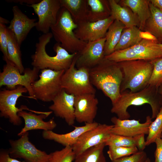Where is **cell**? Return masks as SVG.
<instances>
[{
	"instance_id": "6da1fadb",
	"label": "cell",
	"mask_w": 162,
	"mask_h": 162,
	"mask_svg": "<svg viewBox=\"0 0 162 162\" xmlns=\"http://www.w3.org/2000/svg\"><path fill=\"white\" fill-rule=\"evenodd\" d=\"M158 88L148 85L143 89L136 92L124 91L121 93L116 102L112 104L111 112L116 114L120 119H127L130 117L127 111L129 106L148 104L152 110L151 118H155L162 106V95L159 94Z\"/></svg>"
},
{
	"instance_id": "7a4b0ae2",
	"label": "cell",
	"mask_w": 162,
	"mask_h": 162,
	"mask_svg": "<svg viewBox=\"0 0 162 162\" xmlns=\"http://www.w3.org/2000/svg\"><path fill=\"white\" fill-rule=\"evenodd\" d=\"M90 81L115 103L120 96L123 75L118 63L105 58L98 65L89 69Z\"/></svg>"
},
{
	"instance_id": "3957f363",
	"label": "cell",
	"mask_w": 162,
	"mask_h": 162,
	"mask_svg": "<svg viewBox=\"0 0 162 162\" xmlns=\"http://www.w3.org/2000/svg\"><path fill=\"white\" fill-rule=\"evenodd\" d=\"M52 37L51 32L43 34L39 37L35 45V52L31 56V64L34 67L41 70L48 69L56 71L65 70L70 67L78 53H70L56 43L53 47L56 55L49 56L46 51V47Z\"/></svg>"
},
{
	"instance_id": "277c9868",
	"label": "cell",
	"mask_w": 162,
	"mask_h": 162,
	"mask_svg": "<svg viewBox=\"0 0 162 162\" xmlns=\"http://www.w3.org/2000/svg\"><path fill=\"white\" fill-rule=\"evenodd\" d=\"M118 63L123 75L120 93L128 89L130 92H136L148 85L153 69L152 61L138 60Z\"/></svg>"
},
{
	"instance_id": "5b68a950",
	"label": "cell",
	"mask_w": 162,
	"mask_h": 162,
	"mask_svg": "<svg viewBox=\"0 0 162 162\" xmlns=\"http://www.w3.org/2000/svg\"><path fill=\"white\" fill-rule=\"evenodd\" d=\"M77 26L68 10L61 8L56 22L50 28L57 43L71 53L80 52L87 44L75 36L74 31Z\"/></svg>"
},
{
	"instance_id": "8992f818",
	"label": "cell",
	"mask_w": 162,
	"mask_h": 162,
	"mask_svg": "<svg viewBox=\"0 0 162 162\" xmlns=\"http://www.w3.org/2000/svg\"><path fill=\"white\" fill-rule=\"evenodd\" d=\"M77 54L62 76V88L67 93L75 96L85 94H95L96 89L90 79L89 69L76 67Z\"/></svg>"
},
{
	"instance_id": "52a82bcc",
	"label": "cell",
	"mask_w": 162,
	"mask_h": 162,
	"mask_svg": "<svg viewBox=\"0 0 162 162\" xmlns=\"http://www.w3.org/2000/svg\"><path fill=\"white\" fill-rule=\"evenodd\" d=\"M65 71L48 69L41 70L39 79L32 85L35 99L45 102L52 101L63 89L62 78Z\"/></svg>"
},
{
	"instance_id": "ba28073f",
	"label": "cell",
	"mask_w": 162,
	"mask_h": 162,
	"mask_svg": "<svg viewBox=\"0 0 162 162\" xmlns=\"http://www.w3.org/2000/svg\"><path fill=\"white\" fill-rule=\"evenodd\" d=\"M40 70L34 67L32 69L26 68L22 74L10 62L7 63L0 73V87L5 86L8 89H13L22 86L27 89L29 97L35 99L32 85L37 80Z\"/></svg>"
},
{
	"instance_id": "9c48e42d",
	"label": "cell",
	"mask_w": 162,
	"mask_h": 162,
	"mask_svg": "<svg viewBox=\"0 0 162 162\" xmlns=\"http://www.w3.org/2000/svg\"><path fill=\"white\" fill-rule=\"evenodd\" d=\"M28 92L23 86H19L13 89H3L0 91V116L8 119L9 122L15 126H20L22 122V119L18 115V112L26 110L34 112L27 107L22 105L20 108L16 106L18 99L22 94Z\"/></svg>"
},
{
	"instance_id": "30bf717a",
	"label": "cell",
	"mask_w": 162,
	"mask_h": 162,
	"mask_svg": "<svg viewBox=\"0 0 162 162\" xmlns=\"http://www.w3.org/2000/svg\"><path fill=\"white\" fill-rule=\"evenodd\" d=\"M27 132L18 139L9 140L10 147L8 149L12 158L23 159L25 162H47L49 154L35 146L29 139Z\"/></svg>"
},
{
	"instance_id": "8fae6325",
	"label": "cell",
	"mask_w": 162,
	"mask_h": 162,
	"mask_svg": "<svg viewBox=\"0 0 162 162\" xmlns=\"http://www.w3.org/2000/svg\"><path fill=\"white\" fill-rule=\"evenodd\" d=\"M33 8L38 17L37 30L46 34L56 22L61 8L60 0H41L39 2L27 5Z\"/></svg>"
},
{
	"instance_id": "7c38bea8",
	"label": "cell",
	"mask_w": 162,
	"mask_h": 162,
	"mask_svg": "<svg viewBox=\"0 0 162 162\" xmlns=\"http://www.w3.org/2000/svg\"><path fill=\"white\" fill-rule=\"evenodd\" d=\"M113 125L99 124L82 134L72 146L76 156L86 150L102 143L108 138Z\"/></svg>"
},
{
	"instance_id": "4fadbf2b",
	"label": "cell",
	"mask_w": 162,
	"mask_h": 162,
	"mask_svg": "<svg viewBox=\"0 0 162 162\" xmlns=\"http://www.w3.org/2000/svg\"><path fill=\"white\" fill-rule=\"evenodd\" d=\"M106 37L87 42L85 47L78 53L75 66L77 68H85L89 69L99 64L104 59Z\"/></svg>"
},
{
	"instance_id": "5bb4252c",
	"label": "cell",
	"mask_w": 162,
	"mask_h": 162,
	"mask_svg": "<svg viewBox=\"0 0 162 162\" xmlns=\"http://www.w3.org/2000/svg\"><path fill=\"white\" fill-rule=\"evenodd\" d=\"M114 20L110 16L108 18L95 22L86 21L78 24L74 32L76 37L86 42L104 38L108 29Z\"/></svg>"
},
{
	"instance_id": "9a60e30c",
	"label": "cell",
	"mask_w": 162,
	"mask_h": 162,
	"mask_svg": "<svg viewBox=\"0 0 162 162\" xmlns=\"http://www.w3.org/2000/svg\"><path fill=\"white\" fill-rule=\"evenodd\" d=\"M98 102L95 94H85L75 96V120L79 123L93 122L97 115Z\"/></svg>"
},
{
	"instance_id": "2e32d148",
	"label": "cell",
	"mask_w": 162,
	"mask_h": 162,
	"mask_svg": "<svg viewBox=\"0 0 162 162\" xmlns=\"http://www.w3.org/2000/svg\"><path fill=\"white\" fill-rule=\"evenodd\" d=\"M152 118L149 116L146 117L143 123L135 119L122 120L114 116L111 119L113 126L111 133L126 136L133 137L141 134H148L149 128L152 122Z\"/></svg>"
},
{
	"instance_id": "e0dca14e",
	"label": "cell",
	"mask_w": 162,
	"mask_h": 162,
	"mask_svg": "<svg viewBox=\"0 0 162 162\" xmlns=\"http://www.w3.org/2000/svg\"><path fill=\"white\" fill-rule=\"evenodd\" d=\"M74 98V95L67 93L62 89L49 107L56 116L64 119L69 126L73 125L75 120Z\"/></svg>"
},
{
	"instance_id": "ac0fdd59",
	"label": "cell",
	"mask_w": 162,
	"mask_h": 162,
	"mask_svg": "<svg viewBox=\"0 0 162 162\" xmlns=\"http://www.w3.org/2000/svg\"><path fill=\"white\" fill-rule=\"evenodd\" d=\"M12 11L13 17L7 28L14 34L20 47L31 30L36 27V19L28 17L17 5L13 7Z\"/></svg>"
},
{
	"instance_id": "d6986e66",
	"label": "cell",
	"mask_w": 162,
	"mask_h": 162,
	"mask_svg": "<svg viewBox=\"0 0 162 162\" xmlns=\"http://www.w3.org/2000/svg\"><path fill=\"white\" fill-rule=\"evenodd\" d=\"M52 112L51 111L37 115L31 111L27 112L23 110L19 111L18 115L23 118L25 124L24 127L18 134V136H21L25 133L32 130H52L57 126V124L53 118L46 122L44 121V119L48 117Z\"/></svg>"
},
{
	"instance_id": "ffe728a7",
	"label": "cell",
	"mask_w": 162,
	"mask_h": 162,
	"mask_svg": "<svg viewBox=\"0 0 162 162\" xmlns=\"http://www.w3.org/2000/svg\"><path fill=\"white\" fill-rule=\"evenodd\" d=\"M99 124L94 122L91 123L85 124L82 126H74V129L73 130L65 134H57L52 130H43L42 136L45 140L54 141L64 146L72 147L76 143L82 134L95 127Z\"/></svg>"
},
{
	"instance_id": "44dd1931",
	"label": "cell",
	"mask_w": 162,
	"mask_h": 162,
	"mask_svg": "<svg viewBox=\"0 0 162 162\" xmlns=\"http://www.w3.org/2000/svg\"><path fill=\"white\" fill-rule=\"evenodd\" d=\"M131 47L137 60L152 61L162 57V48L156 41L143 39Z\"/></svg>"
},
{
	"instance_id": "7402d4cb",
	"label": "cell",
	"mask_w": 162,
	"mask_h": 162,
	"mask_svg": "<svg viewBox=\"0 0 162 162\" xmlns=\"http://www.w3.org/2000/svg\"><path fill=\"white\" fill-rule=\"evenodd\" d=\"M111 10V16L115 20L123 23L126 28L136 26L140 23L137 17L127 8L122 6L115 0H108Z\"/></svg>"
},
{
	"instance_id": "603a6c76",
	"label": "cell",
	"mask_w": 162,
	"mask_h": 162,
	"mask_svg": "<svg viewBox=\"0 0 162 162\" xmlns=\"http://www.w3.org/2000/svg\"><path fill=\"white\" fill-rule=\"evenodd\" d=\"M60 2L61 8L68 10L76 24L88 21L87 0H60Z\"/></svg>"
},
{
	"instance_id": "cb8c5ba5",
	"label": "cell",
	"mask_w": 162,
	"mask_h": 162,
	"mask_svg": "<svg viewBox=\"0 0 162 162\" xmlns=\"http://www.w3.org/2000/svg\"><path fill=\"white\" fill-rule=\"evenodd\" d=\"M150 0H123L121 3L129 7L137 17L139 20V28L143 31L146 22L151 15L149 8Z\"/></svg>"
},
{
	"instance_id": "d4e9b609",
	"label": "cell",
	"mask_w": 162,
	"mask_h": 162,
	"mask_svg": "<svg viewBox=\"0 0 162 162\" xmlns=\"http://www.w3.org/2000/svg\"><path fill=\"white\" fill-rule=\"evenodd\" d=\"M150 17L146 22L143 31L154 36L158 44H162V10L154 6L150 2Z\"/></svg>"
},
{
	"instance_id": "484cf974",
	"label": "cell",
	"mask_w": 162,
	"mask_h": 162,
	"mask_svg": "<svg viewBox=\"0 0 162 162\" xmlns=\"http://www.w3.org/2000/svg\"><path fill=\"white\" fill-rule=\"evenodd\" d=\"M88 7L87 20L95 22L105 19L111 16L108 1L87 0Z\"/></svg>"
},
{
	"instance_id": "4316f807",
	"label": "cell",
	"mask_w": 162,
	"mask_h": 162,
	"mask_svg": "<svg viewBox=\"0 0 162 162\" xmlns=\"http://www.w3.org/2000/svg\"><path fill=\"white\" fill-rule=\"evenodd\" d=\"M125 28L123 23L116 20H115L110 26L105 35V56L110 55L115 51V48L119 41L122 31Z\"/></svg>"
},
{
	"instance_id": "83f0119b",
	"label": "cell",
	"mask_w": 162,
	"mask_h": 162,
	"mask_svg": "<svg viewBox=\"0 0 162 162\" xmlns=\"http://www.w3.org/2000/svg\"><path fill=\"white\" fill-rule=\"evenodd\" d=\"M141 32L136 26L125 28L122 31L115 51L126 49L137 44L143 39L141 36Z\"/></svg>"
},
{
	"instance_id": "f1b7e54d",
	"label": "cell",
	"mask_w": 162,
	"mask_h": 162,
	"mask_svg": "<svg viewBox=\"0 0 162 162\" xmlns=\"http://www.w3.org/2000/svg\"><path fill=\"white\" fill-rule=\"evenodd\" d=\"M7 32V50L9 60L16 67L21 74H22L25 69L22 62L20 47L14 34L8 28Z\"/></svg>"
},
{
	"instance_id": "f546056e",
	"label": "cell",
	"mask_w": 162,
	"mask_h": 162,
	"mask_svg": "<svg viewBox=\"0 0 162 162\" xmlns=\"http://www.w3.org/2000/svg\"><path fill=\"white\" fill-rule=\"evenodd\" d=\"M105 146L102 143L86 150L76 156L74 162H106L104 153Z\"/></svg>"
},
{
	"instance_id": "4dcf8cb0",
	"label": "cell",
	"mask_w": 162,
	"mask_h": 162,
	"mask_svg": "<svg viewBox=\"0 0 162 162\" xmlns=\"http://www.w3.org/2000/svg\"><path fill=\"white\" fill-rule=\"evenodd\" d=\"M162 134V106L155 120L150 125L146 142V146L154 142Z\"/></svg>"
},
{
	"instance_id": "1f68e13d",
	"label": "cell",
	"mask_w": 162,
	"mask_h": 162,
	"mask_svg": "<svg viewBox=\"0 0 162 162\" xmlns=\"http://www.w3.org/2000/svg\"><path fill=\"white\" fill-rule=\"evenodd\" d=\"M47 162H73L76 155L71 146H64L62 149L50 153Z\"/></svg>"
},
{
	"instance_id": "d6a6232c",
	"label": "cell",
	"mask_w": 162,
	"mask_h": 162,
	"mask_svg": "<svg viewBox=\"0 0 162 162\" xmlns=\"http://www.w3.org/2000/svg\"><path fill=\"white\" fill-rule=\"evenodd\" d=\"M109 147L136 146L134 137H129L111 133L105 142Z\"/></svg>"
},
{
	"instance_id": "836d02e7",
	"label": "cell",
	"mask_w": 162,
	"mask_h": 162,
	"mask_svg": "<svg viewBox=\"0 0 162 162\" xmlns=\"http://www.w3.org/2000/svg\"><path fill=\"white\" fill-rule=\"evenodd\" d=\"M138 151L136 146L109 147L107 153L112 161L130 156Z\"/></svg>"
},
{
	"instance_id": "e575fe53",
	"label": "cell",
	"mask_w": 162,
	"mask_h": 162,
	"mask_svg": "<svg viewBox=\"0 0 162 162\" xmlns=\"http://www.w3.org/2000/svg\"><path fill=\"white\" fill-rule=\"evenodd\" d=\"M152 61L153 69L148 85L158 88L162 84V57Z\"/></svg>"
},
{
	"instance_id": "d590c367",
	"label": "cell",
	"mask_w": 162,
	"mask_h": 162,
	"mask_svg": "<svg viewBox=\"0 0 162 162\" xmlns=\"http://www.w3.org/2000/svg\"><path fill=\"white\" fill-rule=\"evenodd\" d=\"M7 30L5 24L0 23V50L3 54V59L6 63L10 62L7 50Z\"/></svg>"
},
{
	"instance_id": "8d00e7d4",
	"label": "cell",
	"mask_w": 162,
	"mask_h": 162,
	"mask_svg": "<svg viewBox=\"0 0 162 162\" xmlns=\"http://www.w3.org/2000/svg\"><path fill=\"white\" fill-rule=\"evenodd\" d=\"M147 158L146 153L145 152L138 151L130 156L112 161L111 162H144Z\"/></svg>"
},
{
	"instance_id": "74e56055",
	"label": "cell",
	"mask_w": 162,
	"mask_h": 162,
	"mask_svg": "<svg viewBox=\"0 0 162 162\" xmlns=\"http://www.w3.org/2000/svg\"><path fill=\"white\" fill-rule=\"evenodd\" d=\"M156 147L154 153V162H162V134L155 140Z\"/></svg>"
},
{
	"instance_id": "f35d334b",
	"label": "cell",
	"mask_w": 162,
	"mask_h": 162,
	"mask_svg": "<svg viewBox=\"0 0 162 162\" xmlns=\"http://www.w3.org/2000/svg\"><path fill=\"white\" fill-rule=\"evenodd\" d=\"M0 162H25L21 161L16 159L11 158L8 149L1 148L0 150Z\"/></svg>"
},
{
	"instance_id": "ab89813d",
	"label": "cell",
	"mask_w": 162,
	"mask_h": 162,
	"mask_svg": "<svg viewBox=\"0 0 162 162\" xmlns=\"http://www.w3.org/2000/svg\"><path fill=\"white\" fill-rule=\"evenodd\" d=\"M144 134H141L133 137L135 142L136 146L139 151H144L146 146Z\"/></svg>"
},
{
	"instance_id": "60d3db41",
	"label": "cell",
	"mask_w": 162,
	"mask_h": 162,
	"mask_svg": "<svg viewBox=\"0 0 162 162\" xmlns=\"http://www.w3.org/2000/svg\"><path fill=\"white\" fill-rule=\"evenodd\" d=\"M41 0H7L8 2L14 3L21 4H26L27 5H32L38 3Z\"/></svg>"
},
{
	"instance_id": "b9f144b4",
	"label": "cell",
	"mask_w": 162,
	"mask_h": 162,
	"mask_svg": "<svg viewBox=\"0 0 162 162\" xmlns=\"http://www.w3.org/2000/svg\"><path fill=\"white\" fill-rule=\"evenodd\" d=\"M141 36L143 39L152 40L156 41L158 43L156 38L150 33L148 32L142 31Z\"/></svg>"
},
{
	"instance_id": "7bdbcfd3",
	"label": "cell",
	"mask_w": 162,
	"mask_h": 162,
	"mask_svg": "<svg viewBox=\"0 0 162 162\" xmlns=\"http://www.w3.org/2000/svg\"><path fill=\"white\" fill-rule=\"evenodd\" d=\"M150 2L156 7L162 10V0H151Z\"/></svg>"
},
{
	"instance_id": "ee69618b",
	"label": "cell",
	"mask_w": 162,
	"mask_h": 162,
	"mask_svg": "<svg viewBox=\"0 0 162 162\" xmlns=\"http://www.w3.org/2000/svg\"><path fill=\"white\" fill-rule=\"evenodd\" d=\"M0 23L5 24L10 23V22L7 19L1 16L0 17Z\"/></svg>"
},
{
	"instance_id": "f6af8a7d",
	"label": "cell",
	"mask_w": 162,
	"mask_h": 162,
	"mask_svg": "<svg viewBox=\"0 0 162 162\" xmlns=\"http://www.w3.org/2000/svg\"><path fill=\"white\" fill-rule=\"evenodd\" d=\"M158 90L159 94L162 95V84L159 87Z\"/></svg>"
},
{
	"instance_id": "bcb514c9",
	"label": "cell",
	"mask_w": 162,
	"mask_h": 162,
	"mask_svg": "<svg viewBox=\"0 0 162 162\" xmlns=\"http://www.w3.org/2000/svg\"><path fill=\"white\" fill-rule=\"evenodd\" d=\"M144 162H152L150 160L149 158H146V160H145Z\"/></svg>"
},
{
	"instance_id": "7dc6e473",
	"label": "cell",
	"mask_w": 162,
	"mask_h": 162,
	"mask_svg": "<svg viewBox=\"0 0 162 162\" xmlns=\"http://www.w3.org/2000/svg\"><path fill=\"white\" fill-rule=\"evenodd\" d=\"M158 45L162 48V44L158 43Z\"/></svg>"
},
{
	"instance_id": "c3c4849f",
	"label": "cell",
	"mask_w": 162,
	"mask_h": 162,
	"mask_svg": "<svg viewBox=\"0 0 162 162\" xmlns=\"http://www.w3.org/2000/svg\"><path fill=\"white\" fill-rule=\"evenodd\" d=\"M161 104L162 106V95L161 100Z\"/></svg>"
}]
</instances>
